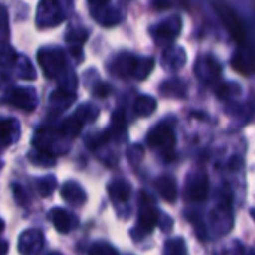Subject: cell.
Wrapping results in <instances>:
<instances>
[{
    "mask_svg": "<svg viewBox=\"0 0 255 255\" xmlns=\"http://www.w3.org/2000/svg\"><path fill=\"white\" fill-rule=\"evenodd\" d=\"M1 229H3V223L0 221V230H1Z\"/></svg>",
    "mask_w": 255,
    "mask_h": 255,
    "instance_id": "5",
    "label": "cell"
},
{
    "mask_svg": "<svg viewBox=\"0 0 255 255\" xmlns=\"http://www.w3.org/2000/svg\"><path fill=\"white\" fill-rule=\"evenodd\" d=\"M13 124H15V121H10V120L0 121V143L9 142V136H10V133H12Z\"/></svg>",
    "mask_w": 255,
    "mask_h": 255,
    "instance_id": "3",
    "label": "cell"
},
{
    "mask_svg": "<svg viewBox=\"0 0 255 255\" xmlns=\"http://www.w3.org/2000/svg\"><path fill=\"white\" fill-rule=\"evenodd\" d=\"M51 218H52V223L55 226V229L61 233H67L70 230V227H73L75 224H72V217L63 211V209H54L51 212Z\"/></svg>",
    "mask_w": 255,
    "mask_h": 255,
    "instance_id": "2",
    "label": "cell"
},
{
    "mask_svg": "<svg viewBox=\"0 0 255 255\" xmlns=\"http://www.w3.org/2000/svg\"><path fill=\"white\" fill-rule=\"evenodd\" d=\"M90 1V4H91V7L93 6H97V7H102L108 0H88Z\"/></svg>",
    "mask_w": 255,
    "mask_h": 255,
    "instance_id": "4",
    "label": "cell"
},
{
    "mask_svg": "<svg viewBox=\"0 0 255 255\" xmlns=\"http://www.w3.org/2000/svg\"><path fill=\"white\" fill-rule=\"evenodd\" d=\"M9 102L18 108L22 109H33L34 108V96L30 90H22V88H15L13 91H10L9 96Z\"/></svg>",
    "mask_w": 255,
    "mask_h": 255,
    "instance_id": "1",
    "label": "cell"
}]
</instances>
